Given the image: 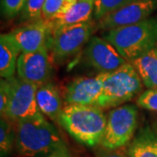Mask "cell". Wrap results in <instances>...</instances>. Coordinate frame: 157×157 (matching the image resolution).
Here are the masks:
<instances>
[{
    "label": "cell",
    "mask_w": 157,
    "mask_h": 157,
    "mask_svg": "<svg viewBox=\"0 0 157 157\" xmlns=\"http://www.w3.org/2000/svg\"><path fill=\"white\" fill-rule=\"evenodd\" d=\"M93 29L92 21L54 29L51 33L47 45L56 59H66L76 53L89 41Z\"/></svg>",
    "instance_id": "cell-6"
},
{
    "label": "cell",
    "mask_w": 157,
    "mask_h": 157,
    "mask_svg": "<svg viewBox=\"0 0 157 157\" xmlns=\"http://www.w3.org/2000/svg\"><path fill=\"white\" fill-rule=\"evenodd\" d=\"M136 0H95L94 8V18L99 20L108 13L114 11Z\"/></svg>",
    "instance_id": "cell-20"
},
{
    "label": "cell",
    "mask_w": 157,
    "mask_h": 157,
    "mask_svg": "<svg viewBox=\"0 0 157 157\" xmlns=\"http://www.w3.org/2000/svg\"><path fill=\"white\" fill-rule=\"evenodd\" d=\"M143 82L135 67L128 62L117 70L106 73L101 94L96 107L101 109L118 107L139 94Z\"/></svg>",
    "instance_id": "cell-4"
},
{
    "label": "cell",
    "mask_w": 157,
    "mask_h": 157,
    "mask_svg": "<svg viewBox=\"0 0 157 157\" xmlns=\"http://www.w3.org/2000/svg\"><path fill=\"white\" fill-rule=\"evenodd\" d=\"M78 0H45L41 17L51 20L68 11Z\"/></svg>",
    "instance_id": "cell-19"
},
{
    "label": "cell",
    "mask_w": 157,
    "mask_h": 157,
    "mask_svg": "<svg viewBox=\"0 0 157 157\" xmlns=\"http://www.w3.org/2000/svg\"><path fill=\"white\" fill-rule=\"evenodd\" d=\"M86 57L90 65L100 73H111L128 63L110 42L99 37L90 39Z\"/></svg>",
    "instance_id": "cell-10"
},
{
    "label": "cell",
    "mask_w": 157,
    "mask_h": 157,
    "mask_svg": "<svg viewBox=\"0 0 157 157\" xmlns=\"http://www.w3.org/2000/svg\"><path fill=\"white\" fill-rule=\"evenodd\" d=\"M148 89H157V48L130 62Z\"/></svg>",
    "instance_id": "cell-16"
},
{
    "label": "cell",
    "mask_w": 157,
    "mask_h": 157,
    "mask_svg": "<svg viewBox=\"0 0 157 157\" xmlns=\"http://www.w3.org/2000/svg\"><path fill=\"white\" fill-rule=\"evenodd\" d=\"M15 142L25 157L43 156L65 145L56 128L40 112L17 121Z\"/></svg>",
    "instance_id": "cell-2"
},
{
    "label": "cell",
    "mask_w": 157,
    "mask_h": 157,
    "mask_svg": "<svg viewBox=\"0 0 157 157\" xmlns=\"http://www.w3.org/2000/svg\"><path fill=\"white\" fill-rule=\"evenodd\" d=\"M20 50L10 33L0 37V75L2 78L14 77L17 70V59Z\"/></svg>",
    "instance_id": "cell-15"
},
{
    "label": "cell",
    "mask_w": 157,
    "mask_h": 157,
    "mask_svg": "<svg viewBox=\"0 0 157 157\" xmlns=\"http://www.w3.org/2000/svg\"><path fill=\"white\" fill-rule=\"evenodd\" d=\"M36 101L39 112L52 121L59 122V118L64 107L59 90L54 85L45 83L39 86L37 89Z\"/></svg>",
    "instance_id": "cell-13"
},
{
    "label": "cell",
    "mask_w": 157,
    "mask_h": 157,
    "mask_svg": "<svg viewBox=\"0 0 157 157\" xmlns=\"http://www.w3.org/2000/svg\"><path fill=\"white\" fill-rule=\"evenodd\" d=\"M28 0H1L2 12L5 17L12 18L24 10Z\"/></svg>",
    "instance_id": "cell-21"
},
{
    "label": "cell",
    "mask_w": 157,
    "mask_h": 157,
    "mask_svg": "<svg viewBox=\"0 0 157 157\" xmlns=\"http://www.w3.org/2000/svg\"><path fill=\"white\" fill-rule=\"evenodd\" d=\"M130 157H157V131L141 130L128 148Z\"/></svg>",
    "instance_id": "cell-17"
},
{
    "label": "cell",
    "mask_w": 157,
    "mask_h": 157,
    "mask_svg": "<svg viewBox=\"0 0 157 157\" xmlns=\"http://www.w3.org/2000/svg\"><path fill=\"white\" fill-rule=\"evenodd\" d=\"M52 23L40 17L10 33L21 52H33L48 44Z\"/></svg>",
    "instance_id": "cell-11"
},
{
    "label": "cell",
    "mask_w": 157,
    "mask_h": 157,
    "mask_svg": "<svg viewBox=\"0 0 157 157\" xmlns=\"http://www.w3.org/2000/svg\"><path fill=\"white\" fill-rule=\"evenodd\" d=\"M107 73H100L96 77L75 78L67 86L64 99L67 105L95 106L102 92Z\"/></svg>",
    "instance_id": "cell-12"
},
{
    "label": "cell",
    "mask_w": 157,
    "mask_h": 157,
    "mask_svg": "<svg viewBox=\"0 0 157 157\" xmlns=\"http://www.w3.org/2000/svg\"><path fill=\"white\" fill-rule=\"evenodd\" d=\"M52 66L48 45L33 52H21L17 59V77L37 86L45 84L50 78Z\"/></svg>",
    "instance_id": "cell-9"
},
{
    "label": "cell",
    "mask_w": 157,
    "mask_h": 157,
    "mask_svg": "<svg viewBox=\"0 0 157 157\" xmlns=\"http://www.w3.org/2000/svg\"><path fill=\"white\" fill-rule=\"evenodd\" d=\"M14 141H16V133H14L11 120L1 117L0 121V153L1 157H6L12 150Z\"/></svg>",
    "instance_id": "cell-18"
},
{
    "label": "cell",
    "mask_w": 157,
    "mask_h": 157,
    "mask_svg": "<svg viewBox=\"0 0 157 157\" xmlns=\"http://www.w3.org/2000/svg\"><path fill=\"white\" fill-rule=\"evenodd\" d=\"M155 8L154 0H136L101 17L98 20L97 26L101 30L109 32L132 25L147 19Z\"/></svg>",
    "instance_id": "cell-8"
},
{
    "label": "cell",
    "mask_w": 157,
    "mask_h": 157,
    "mask_svg": "<svg viewBox=\"0 0 157 157\" xmlns=\"http://www.w3.org/2000/svg\"><path fill=\"white\" fill-rule=\"evenodd\" d=\"M45 3V0H28L22 11L23 17L28 20L40 18Z\"/></svg>",
    "instance_id": "cell-22"
},
{
    "label": "cell",
    "mask_w": 157,
    "mask_h": 157,
    "mask_svg": "<svg viewBox=\"0 0 157 157\" xmlns=\"http://www.w3.org/2000/svg\"><path fill=\"white\" fill-rule=\"evenodd\" d=\"M42 157H73L70 152L68 151L67 147L66 145L64 146L59 147H58L57 149L52 151L49 154L45 155H43Z\"/></svg>",
    "instance_id": "cell-25"
},
{
    "label": "cell",
    "mask_w": 157,
    "mask_h": 157,
    "mask_svg": "<svg viewBox=\"0 0 157 157\" xmlns=\"http://www.w3.org/2000/svg\"><path fill=\"white\" fill-rule=\"evenodd\" d=\"M9 103V89L6 78L1 79L0 84V113L1 117H5Z\"/></svg>",
    "instance_id": "cell-24"
},
{
    "label": "cell",
    "mask_w": 157,
    "mask_h": 157,
    "mask_svg": "<svg viewBox=\"0 0 157 157\" xmlns=\"http://www.w3.org/2000/svg\"><path fill=\"white\" fill-rule=\"evenodd\" d=\"M107 121L101 108L86 105H67L59 118V123L74 140L90 147L101 143Z\"/></svg>",
    "instance_id": "cell-1"
},
{
    "label": "cell",
    "mask_w": 157,
    "mask_h": 157,
    "mask_svg": "<svg viewBox=\"0 0 157 157\" xmlns=\"http://www.w3.org/2000/svg\"><path fill=\"white\" fill-rule=\"evenodd\" d=\"M6 79L9 89V103L5 117L17 123L39 113L36 101L39 86L26 82L18 77Z\"/></svg>",
    "instance_id": "cell-7"
},
{
    "label": "cell",
    "mask_w": 157,
    "mask_h": 157,
    "mask_svg": "<svg viewBox=\"0 0 157 157\" xmlns=\"http://www.w3.org/2000/svg\"><path fill=\"white\" fill-rule=\"evenodd\" d=\"M138 111L134 105H124L111 110L108 116L101 146L116 150L128 143L135 135Z\"/></svg>",
    "instance_id": "cell-5"
},
{
    "label": "cell",
    "mask_w": 157,
    "mask_h": 157,
    "mask_svg": "<svg viewBox=\"0 0 157 157\" xmlns=\"http://www.w3.org/2000/svg\"><path fill=\"white\" fill-rule=\"evenodd\" d=\"M95 0H78L67 12L59 15L49 21L52 23V31L54 29L91 21L94 13Z\"/></svg>",
    "instance_id": "cell-14"
},
{
    "label": "cell",
    "mask_w": 157,
    "mask_h": 157,
    "mask_svg": "<svg viewBox=\"0 0 157 157\" xmlns=\"http://www.w3.org/2000/svg\"><path fill=\"white\" fill-rule=\"evenodd\" d=\"M105 39L110 42L128 62H132L147 52L157 48V21H143L109 31Z\"/></svg>",
    "instance_id": "cell-3"
},
{
    "label": "cell",
    "mask_w": 157,
    "mask_h": 157,
    "mask_svg": "<svg viewBox=\"0 0 157 157\" xmlns=\"http://www.w3.org/2000/svg\"><path fill=\"white\" fill-rule=\"evenodd\" d=\"M103 157H130L128 155H126L124 152L122 151H113L106 155Z\"/></svg>",
    "instance_id": "cell-26"
},
{
    "label": "cell",
    "mask_w": 157,
    "mask_h": 157,
    "mask_svg": "<svg viewBox=\"0 0 157 157\" xmlns=\"http://www.w3.org/2000/svg\"><path fill=\"white\" fill-rule=\"evenodd\" d=\"M137 104L142 108L157 112V89H148L140 94Z\"/></svg>",
    "instance_id": "cell-23"
}]
</instances>
